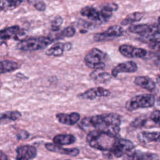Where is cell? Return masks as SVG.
Listing matches in <instances>:
<instances>
[{"mask_svg": "<svg viewBox=\"0 0 160 160\" xmlns=\"http://www.w3.org/2000/svg\"><path fill=\"white\" fill-rule=\"evenodd\" d=\"M122 160H159V156L156 153L132 150L123 156Z\"/></svg>", "mask_w": 160, "mask_h": 160, "instance_id": "obj_10", "label": "cell"}, {"mask_svg": "<svg viewBox=\"0 0 160 160\" xmlns=\"http://www.w3.org/2000/svg\"><path fill=\"white\" fill-rule=\"evenodd\" d=\"M138 139L142 143L160 142V132L142 131L138 134Z\"/></svg>", "mask_w": 160, "mask_h": 160, "instance_id": "obj_17", "label": "cell"}, {"mask_svg": "<svg viewBox=\"0 0 160 160\" xmlns=\"http://www.w3.org/2000/svg\"><path fill=\"white\" fill-rule=\"evenodd\" d=\"M63 21H64V19L61 16L56 17L51 21V30L52 31H58L60 29L61 25L62 24Z\"/></svg>", "mask_w": 160, "mask_h": 160, "instance_id": "obj_29", "label": "cell"}, {"mask_svg": "<svg viewBox=\"0 0 160 160\" xmlns=\"http://www.w3.org/2000/svg\"><path fill=\"white\" fill-rule=\"evenodd\" d=\"M19 160H31V159H19Z\"/></svg>", "mask_w": 160, "mask_h": 160, "instance_id": "obj_37", "label": "cell"}, {"mask_svg": "<svg viewBox=\"0 0 160 160\" xmlns=\"http://www.w3.org/2000/svg\"><path fill=\"white\" fill-rule=\"evenodd\" d=\"M45 148L49 151L57 152V153L65 154V155H68L71 156H76L79 155L80 152L79 149L77 148H64L58 144H52L49 142L45 144Z\"/></svg>", "mask_w": 160, "mask_h": 160, "instance_id": "obj_13", "label": "cell"}, {"mask_svg": "<svg viewBox=\"0 0 160 160\" xmlns=\"http://www.w3.org/2000/svg\"><path fill=\"white\" fill-rule=\"evenodd\" d=\"M121 116L114 112H109L84 118L79 124L81 129L94 127L95 129L116 137L120 131Z\"/></svg>", "mask_w": 160, "mask_h": 160, "instance_id": "obj_1", "label": "cell"}, {"mask_svg": "<svg viewBox=\"0 0 160 160\" xmlns=\"http://www.w3.org/2000/svg\"><path fill=\"white\" fill-rule=\"evenodd\" d=\"M134 82L137 86L149 91H152L156 88V83L148 76H137L134 80Z\"/></svg>", "mask_w": 160, "mask_h": 160, "instance_id": "obj_16", "label": "cell"}, {"mask_svg": "<svg viewBox=\"0 0 160 160\" xmlns=\"http://www.w3.org/2000/svg\"><path fill=\"white\" fill-rule=\"evenodd\" d=\"M16 160L31 159L37 156V149L31 145H22L18 146L16 149Z\"/></svg>", "mask_w": 160, "mask_h": 160, "instance_id": "obj_11", "label": "cell"}, {"mask_svg": "<svg viewBox=\"0 0 160 160\" xmlns=\"http://www.w3.org/2000/svg\"><path fill=\"white\" fill-rule=\"evenodd\" d=\"M23 1L24 0H6L8 7L10 9L17 8L23 2Z\"/></svg>", "mask_w": 160, "mask_h": 160, "instance_id": "obj_32", "label": "cell"}, {"mask_svg": "<svg viewBox=\"0 0 160 160\" xmlns=\"http://www.w3.org/2000/svg\"><path fill=\"white\" fill-rule=\"evenodd\" d=\"M19 31L20 28L17 25L4 28L0 31V39L1 41L8 40L11 38H13L14 39L19 34Z\"/></svg>", "mask_w": 160, "mask_h": 160, "instance_id": "obj_20", "label": "cell"}, {"mask_svg": "<svg viewBox=\"0 0 160 160\" xmlns=\"http://www.w3.org/2000/svg\"><path fill=\"white\" fill-rule=\"evenodd\" d=\"M58 121L63 124L72 126L76 124L80 119V114L76 112L71 113H58L56 114Z\"/></svg>", "mask_w": 160, "mask_h": 160, "instance_id": "obj_14", "label": "cell"}, {"mask_svg": "<svg viewBox=\"0 0 160 160\" xmlns=\"http://www.w3.org/2000/svg\"><path fill=\"white\" fill-rule=\"evenodd\" d=\"M119 51L122 56L128 58H142L147 54L146 49L128 44L121 45Z\"/></svg>", "mask_w": 160, "mask_h": 160, "instance_id": "obj_8", "label": "cell"}, {"mask_svg": "<svg viewBox=\"0 0 160 160\" xmlns=\"http://www.w3.org/2000/svg\"><path fill=\"white\" fill-rule=\"evenodd\" d=\"M76 29L71 26H68L62 30L59 33L56 34L57 39H63L64 38H71L74 36Z\"/></svg>", "mask_w": 160, "mask_h": 160, "instance_id": "obj_27", "label": "cell"}, {"mask_svg": "<svg viewBox=\"0 0 160 160\" xmlns=\"http://www.w3.org/2000/svg\"><path fill=\"white\" fill-rule=\"evenodd\" d=\"M134 148V143L128 139L121 138H116L112 148L109 151L116 158H121Z\"/></svg>", "mask_w": 160, "mask_h": 160, "instance_id": "obj_6", "label": "cell"}, {"mask_svg": "<svg viewBox=\"0 0 160 160\" xmlns=\"http://www.w3.org/2000/svg\"><path fill=\"white\" fill-rule=\"evenodd\" d=\"M1 160H11L9 159V158L2 152H1Z\"/></svg>", "mask_w": 160, "mask_h": 160, "instance_id": "obj_34", "label": "cell"}, {"mask_svg": "<svg viewBox=\"0 0 160 160\" xmlns=\"http://www.w3.org/2000/svg\"><path fill=\"white\" fill-rule=\"evenodd\" d=\"M21 113L18 111H9L1 114V119H8L10 121H16L21 117Z\"/></svg>", "mask_w": 160, "mask_h": 160, "instance_id": "obj_26", "label": "cell"}, {"mask_svg": "<svg viewBox=\"0 0 160 160\" xmlns=\"http://www.w3.org/2000/svg\"><path fill=\"white\" fill-rule=\"evenodd\" d=\"M155 98L152 94H142L136 95L125 104L126 109L129 111H133L141 108H149L154 105Z\"/></svg>", "mask_w": 160, "mask_h": 160, "instance_id": "obj_5", "label": "cell"}, {"mask_svg": "<svg viewBox=\"0 0 160 160\" xmlns=\"http://www.w3.org/2000/svg\"><path fill=\"white\" fill-rule=\"evenodd\" d=\"M82 16L88 18L92 21H99L101 19L100 12L96 9L91 6H86L81 10Z\"/></svg>", "mask_w": 160, "mask_h": 160, "instance_id": "obj_22", "label": "cell"}, {"mask_svg": "<svg viewBox=\"0 0 160 160\" xmlns=\"http://www.w3.org/2000/svg\"><path fill=\"white\" fill-rule=\"evenodd\" d=\"M52 141L54 144L58 145H69L73 144L76 141V137L70 134H59L56 135Z\"/></svg>", "mask_w": 160, "mask_h": 160, "instance_id": "obj_19", "label": "cell"}, {"mask_svg": "<svg viewBox=\"0 0 160 160\" xmlns=\"http://www.w3.org/2000/svg\"><path fill=\"white\" fill-rule=\"evenodd\" d=\"M123 33L124 29L121 26L114 25L109 27L106 31L95 34L93 36V39L97 42L109 41L121 36Z\"/></svg>", "mask_w": 160, "mask_h": 160, "instance_id": "obj_7", "label": "cell"}, {"mask_svg": "<svg viewBox=\"0 0 160 160\" xmlns=\"http://www.w3.org/2000/svg\"><path fill=\"white\" fill-rule=\"evenodd\" d=\"M65 160H70V159H65Z\"/></svg>", "mask_w": 160, "mask_h": 160, "instance_id": "obj_40", "label": "cell"}, {"mask_svg": "<svg viewBox=\"0 0 160 160\" xmlns=\"http://www.w3.org/2000/svg\"><path fill=\"white\" fill-rule=\"evenodd\" d=\"M159 59H160V56H159Z\"/></svg>", "mask_w": 160, "mask_h": 160, "instance_id": "obj_39", "label": "cell"}, {"mask_svg": "<svg viewBox=\"0 0 160 160\" xmlns=\"http://www.w3.org/2000/svg\"><path fill=\"white\" fill-rule=\"evenodd\" d=\"M112 74L103 71V69H94L90 74V78L96 83H104L111 79Z\"/></svg>", "mask_w": 160, "mask_h": 160, "instance_id": "obj_18", "label": "cell"}, {"mask_svg": "<svg viewBox=\"0 0 160 160\" xmlns=\"http://www.w3.org/2000/svg\"><path fill=\"white\" fill-rule=\"evenodd\" d=\"M158 21L159 23H160V16L158 18Z\"/></svg>", "mask_w": 160, "mask_h": 160, "instance_id": "obj_35", "label": "cell"}, {"mask_svg": "<svg viewBox=\"0 0 160 160\" xmlns=\"http://www.w3.org/2000/svg\"><path fill=\"white\" fill-rule=\"evenodd\" d=\"M149 48L152 50L160 51V41L155 40L149 42Z\"/></svg>", "mask_w": 160, "mask_h": 160, "instance_id": "obj_33", "label": "cell"}, {"mask_svg": "<svg viewBox=\"0 0 160 160\" xmlns=\"http://www.w3.org/2000/svg\"><path fill=\"white\" fill-rule=\"evenodd\" d=\"M150 119L159 127H160V110L153 111L149 116Z\"/></svg>", "mask_w": 160, "mask_h": 160, "instance_id": "obj_31", "label": "cell"}, {"mask_svg": "<svg viewBox=\"0 0 160 160\" xmlns=\"http://www.w3.org/2000/svg\"><path fill=\"white\" fill-rule=\"evenodd\" d=\"M158 78L160 79V74H159V75H158Z\"/></svg>", "mask_w": 160, "mask_h": 160, "instance_id": "obj_38", "label": "cell"}, {"mask_svg": "<svg viewBox=\"0 0 160 160\" xmlns=\"http://www.w3.org/2000/svg\"><path fill=\"white\" fill-rule=\"evenodd\" d=\"M144 16V13L139 11L134 12L129 14L126 18H124L121 24L123 26H127L135 22L139 21Z\"/></svg>", "mask_w": 160, "mask_h": 160, "instance_id": "obj_25", "label": "cell"}, {"mask_svg": "<svg viewBox=\"0 0 160 160\" xmlns=\"http://www.w3.org/2000/svg\"><path fill=\"white\" fill-rule=\"evenodd\" d=\"M138 68L137 64L132 61H129L118 64L111 71V74L116 78L119 73H133L137 71Z\"/></svg>", "mask_w": 160, "mask_h": 160, "instance_id": "obj_12", "label": "cell"}, {"mask_svg": "<svg viewBox=\"0 0 160 160\" xmlns=\"http://www.w3.org/2000/svg\"><path fill=\"white\" fill-rule=\"evenodd\" d=\"M111 94V92L102 87H96L87 89L86 91L79 93L78 98L81 99L93 100L97 98L108 97Z\"/></svg>", "mask_w": 160, "mask_h": 160, "instance_id": "obj_9", "label": "cell"}, {"mask_svg": "<svg viewBox=\"0 0 160 160\" xmlns=\"http://www.w3.org/2000/svg\"><path fill=\"white\" fill-rule=\"evenodd\" d=\"M54 39L51 36L32 37L22 39L16 45V48L24 51H32L44 49L53 42Z\"/></svg>", "mask_w": 160, "mask_h": 160, "instance_id": "obj_3", "label": "cell"}, {"mask_svg": "<svg viewBox=\"0 0 160 160\" xmlns=\"http://www.w3.org/2000/svg\"><path fill=\"white\" fill-rule=\"evenodd\" d=\"M146 121V119L144 117H138L131 122V126L136 128H140L145 125Z\"/></svg>", "mask_w": 160, "mask_h": 160, "instance_id": "obj_30", "label": "cell"}, {"mask_svg": "<svg viewBox=\"0 0 160 160\" xmlns=\"http://www.w3.org/2000/svg\"><path fill=\"white\" fill-rule=\"evenodd\" d=\"M128 29L130 32H132L134 34H139L140 36L149 34H155L153 31L152 24L151 25H149L147 24H132L129 27Z\"/></svg>", "mask_w": 160, "mask_h": 160, "instance_id": "obj_15", "label": "cell"}, {"mask_svg": "<svg viewBox=\"0 0 160 160\" xmlns=\"http://www.w3.org/2000/svg\"><path fill=\"white\" fill-rule=\"evenodd\" d=\"M116 138L94 129L88 132L86 136V141L92 148L102 151H110L113 146Z\"/></svg>", "mask_w": 160, "mask_h": 160, "instance_id": "obj_2", "label": "cell"}, {"mask_svg": "<svg viewBox=\"0 0 160 160\" xmlns=\"http://www.w3.org/2000/svg\"><path fill=\"white\" fill-rule=\"evenodd\" d=\"M118 8V6L115 3H108L104 5L99 11L101 19L104 21L108 20L112 16V11H116Z\"/></svg>", "mask_w": 160, "mask_h": 160, "instance_id": "obj_23", "label": "cell"}, {"mask_svg": "<svg viewBox=\"0 0 160 160\" xmlns=\"http://www.w3.org/2000/svg\"><path fill=\"white\" fill-rule=\"evenodd\" d=\"M19 68V64L11 60H3L1 61V73L4 74L9 72L18 69Z\"/></svg>", "mask_w": 160, "mask_h": 160, "instance_id": "obj_24", "label": "cell"}, {"mask_svg": "<svg viewBox=\"0 0 160 160\" xmlns=\"http://www.w3.org/2000/svg\"><path fill=\"white\" fill-rule=\"evenodd\" d=\"M108 56L106 53L98 48L91 49L84 57L85 64L94 69H104Z\"/></svg>", "mask_w": 160, "mask_h": 160, "instance_id": "obj_4", "label": "cell"}, {"mask_svg": "<svg viewBox=\"0 0 160 160\" xmlns=\"http://www.w3.org/2000/svg\"><path fill=\"white\" fill-rule=\"evenodd\" d=\"M65 50H66V43L58 42L48 49V50L46 51V54L48 56L58 57L62 56Z\"/></svg>", "mask_w": 160, "mask_h": 160, "instance_id": "obj_21", "label": "cell"}, {"mask_svg": "<svg viewBox=\"0 0 160 160\" xmlns=\"http://www.w3.org/2000/svg\"><path fill=\"white\" fill-rule=\"evenodd\" d=\"M158 101L159 102V104H160V97H159V98H158Z\"/></svg>", "mask_w": 160, "mask_h": 160, "instance_id": "obj_36", "label": "cell"}, {"mask_svg": "<svg viewBox=\"0 0 160 160\" xmlns=\"http://www.w3.org/2000/svg\"><path fill=\"white\" fill-rule=\"evenodd\" d=\"M28 2L32 5L35 9L39 11H44L46 9V4L42 1L39 0H28Z\"/></svg>", "mask_w": 160, "mask_h": 160, "instance_id": "obj_28", "label": "cell"}]
</instances>
